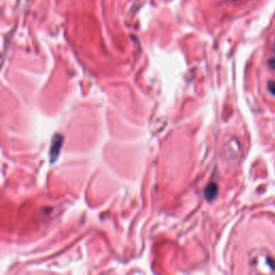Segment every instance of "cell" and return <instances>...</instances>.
<instances>
[{"label":"cell","mask_w":275,"mask_h":275,"mask_svg":"<svg viewBox=\"0 0 275 275\" xmlns=\"http://www.w3.org/2000/svg\"><path fill=\"white\" fill-rule=\"evenodd\" d=\"M62 144H63V137L56 136L52 142V147H51V159H52V161H54L57 158L59 151L62 148Z\"/></svg>","instance_id":"1"},{"label":"cell","mask_w":275,"mask_h":275,"mask_svg":"<svg viewBox=\"0 0 275 275\" xmlns=\"http://www.w3.org/2000/svg\"><path fill=\"white\" fill-rule=\"evenodd\" d=\"M217 192H218L217 185L215 184V183H210L205 190V197L207 200L212 201L213 199L216 198Z\"/></svg>","instance_id":"2"},{"label":"cell","mask_w":275,"mask_h":275,"mask_svg":"<svg viewBox=\"0 0 275 275\" xmlns=\"http://www.w3.org/2000/svg\"><path fill=\"white\" fill-rule=\"evenodd\" d=\"M267 262H268V264H269V266H270V268H271L272 270H274V271H275V260H274V259H272V258H270V257H268Z\"/></svg>","instance_id":"3"},{"label":"cell","mask_w":275,"mask_h":275,"mask_svg":"<svg viewBox=\"0 0 275 275\" xmlns=\"http://www.w3.org/2000/svg\"><path fill=\"white\" fill-rule=\"evenodd\" d=\"M269 90L275 96V82H269Z\"/></svg>","instance_id":"4"},{"label":"cell","mask_w":275,"mask_h":275,"mask_svg":"<svg viewBox=\"0 0 275 275\" xmlns=\"http://www.w3.org/2000/svg\"><path fill=\"white\" fill-rule=\"evenodd\" d=\"M269 66L272 68V69H275V59H271L269 62Z\"/></svg>","instance_id":"5"}]
</instances>
